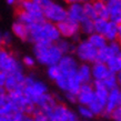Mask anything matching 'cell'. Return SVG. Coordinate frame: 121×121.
Segmentation results:
<instances>
[{
  "mask_svg": "<svg viewBox=\"0 0 121 121\" xmlns=\"http://www.w3.org/2000/svg\"><path fill=\"white\" fill-rule=\"evenodd\" d=\"M23 121H35V120H33V116L26 114V116H25V120H23Z\"/></svg>",
  "mask_w": 121,
  "mask_h": 121,
  "instance_id": "cell-49",
  "label": "cell"
},
{
  "mask_svg": "<svg viewBox=\"0 0 121 121\" xmlns=\"http://www.w3.org/2000/svg\"><path fill=\"white\" fill-rule=\"evenodd\" d=\"M118 106H121V89L119 90V98H118Z\"/></svg>",
  "mask_w": 121,
  "mask_h": 121,
  "instance_id": "cell-52",
  "label": "cell"
},
{
  "mask_svg": "<svg viewBox=\"0 0 121 121\" xmlns=\"http://www.w3.org/2000/svg\"><path fill=\"white\" fill-rule=\"evenodd\" d=\"M91 0H62V2L65 4H84V2H88Z\"/></svg>",
  "mask_w": 121,
  "mask_h": 121,
  "instance_id": "cell-44",
  "label": "cell"
},
{
  "mask_svg": "<svg viewBox=\"0 0 121 121\" xmlns=\"http://www.w3.org/2000/svg\"><path fill=\"white\" fill-rule=\"evenodd\" d=\"M109 72L110 71L106 63L100 62V61H95V62L91 63L92 81H102Z\"/></svg>",
  "mask_w": 121,
  "mask_h": 121,
  "instance_id": "cell-16",
  "label": "cell"
},
{
  "mask_svg": "<svg viewBox=\"0 0 121 121\" xmlns=\"http://www.w3.org/2000/svg\"><path fill=\"white\" fill-rule=\"evenodd\" d=\"M33 55L38 63L46 67L58 65L61 57L63 56L62 52L57 47V44L52 42L33 43Z\"/></svg>",
  "mask_w": 121,
  "mask_h": 121,
  "instance_id": "cell-2",
  "label": "cell"
},
{
  "mask_svg": "<svg viewBox=\"0 0 121 121\" xmlns=\"http://www.w3.org/2000/svg\"><path fill=\"white\" fill-rule=\"evenodd\" d=\"M2 35L4 32L0 31V48H4V40H2Z\"/></svg>",
  "mask_w": 121,
  "mask_h": 121,
  "instance_id": "cell-50",
  "label": "cell"
},
{
  "mask_svg": "<svg viewBox=\"0 0 121 121\" xmlns=\"http://www.w3.org/2000/svg\"><path fill=\"white\" fill-rule=\"evenodd\" d=\"M107 8H108L109 15H110V13H113V12H117V11H120L121 10V2L119 0L109 1V2H107Z\"/></svg>",
  "mask_w": 121,
  "mask_h": 121,
  "instance_id": "cell-35",
  "label": "cell"
},
{
  "mask_svg": "<svg viewBox=\"0 0 121 121\" xmlns=\"http://www.w3.org/2000/svg\"><path fill=\"white\" fill-rule=\"evenodd\" d=\"M95 97V88L91 83H83L81 86L80 90L77 93V103L82 106H88L93 101Z\"/></svg>",
  "mask_w": 121,
  "mask_h": 121,
  "instance_id": "cell-12",
  "label": "cell"
},
{
  "mask_svg": "<svg viewBox=\"0 0 121 121\" xmlns=\"http://www.w3.org/2000/svg\"><path fill=\"white\" fill-rule=\"evenodd\" d=\"M103 86L106 87L108 90H111V89H114L118 87V82H117V74L113 73V72H109L107 74V77L102 80Z\"/></svg>",
  "mask_w": 121,
  "mask_h": 121,
  "instance_id": "cell-28",
  "label": "cell"
},
{
  "mask_svg": "<svg viewBox=\"0 0 121 121\" xmlns=\"http://www.w3.org/2000/svg\"><path fill=\"white\" fill-rule=\"evenodd\" d=\"M61 38L57 25L47 20L36 22L29 26V42L41 43V42H52L56 43Z\"/></svg>",
  "mask_w": 121,
  "mask_h": 121,
  "instance_id": "cell-1",
  "label": "cell"
},
{
  "mask_svg": "<svg viewBox=\"0 0 121 121\" xmlns=\"http://www.w3.org/2000/svg\"><path fill=\"white\" fill-rule=\"evenodd\" d=\"M109 20L117 25H120L121 23V10L117 11V12H113V13H110L109 15Z\"/></svg>",
  "mask_w": 121,
  "mask_h": 121,
  "instance_id": "cell-39",
  "label": "cell"
},
{
  "mask_svg": "<svg viewBox=\"0 0 121 121\" xmlns=\"http://www.w3.org/2000/svg\"><path fill=\"white\" fill-rule=\"evenodd\" d=\"M51 1H52V0H36V2L40 6L41 9H43L44 7H47V6L50 4Z\"/></svg>",
  "mask_w": 121,
  "mask_h": 121,
  "instance_id": "cell-46",
  "label": "cell"
},
{
  "mask_svg": "<svg viewBox=\"0 0 121 121\" xmlns=\"http://www.w3.org/2000/svg\"><path fill=\"white\" fill-rule=\"evenodd\" d=\"M118 35H119V37H121V23L118 25Z\"/></svg>",
  "mask_w": 121,
  "mask_h": 121,
  "instance_id": "cell-53",
  "label": "cell"
},
{
  "mask_svg": "<svg viewBox=\"0 0 121 121\" xmlns=\"http://www.w3.org/2000/svg\"><path fill=\"white\" fill-rule=\"evenodd\" d=\"M77 74L80 81L83 83H91L92 82V73H91V65L90 63L81 62L78 67Z\"/></svg>",
  "mask_w": 121,
  "mask_h": 121,
  "instance_id": "cell-18",
  "label": "cell"
},
{
  "mask_svg": "<svg viewBox=\"0 0 121 121\" xmlns=\"http://www.w3.org/2000/svg\"><path fill=\"white\" fill-rule=\"evenodd\" d=\"M69 79H70V77H67L65 74L60 73V76H59L53 82H55L56 86H57L61 91L67 92L68 91V88H69Z\"/></svg>",
  "mask_w": 121,
  "mask_h": 121,
  "instance_id": "cell-29",
  "label": "cell"
},
{
  "mask_svg": "<svg viewBox=\"0 0 121 121\" xmlns=\"http://www.w3.org/2000/svg\"><path fill=\"white\" fill-rule=\"evenodd\" d=\"M66 99L71 103H77V95L71 93V92H66Z\"/></svg>",
  "mask_w": 121,
  "mask_h": 121,
  "instance_id": "cell-43",
  "label": "cell"
},
{
  "mask_svg": "<svg viewBox=\"0 0 121 121\" xmlns=\"http://www.w3.org/2000/svg\"><path fill=\"white\" fill-rule=\"evenodd\" d=\"M118 41H119V42H120V44H121V37L118 38Z\"/></svg>",
  "mask_w": 121,
  "mask_h": 121,
  "instance_id": "cell-55",
  "label": "cell"
},
{
  "mask_svg": "<svg viewBox=\"0 0 121 121\" xmlns=\"http://www.w3.org/2000/svg\"><path fill=\"white\" fill-rule=\"evenodd\" d=\"M60 72L67 77H72L77 73L79 62L73 55H63L58 62Z\"/></svg>",
  "mask_w": 121,
  "mask_h": 121,
  "instance_id": "cell-9",
  "label": "cell"
},
{
  "mask_svg": "<svg viewBox=\"0 0 121 121\" xmlns=\"http://www.w3.org/2000/svg\"><path fill=\"white\" fill-rule=\"evenodd\" d=\"M78 121H80V120H78ZM81 121H87V120H81Z\"/></svg>",
  "mask_w": 121,
  "mask_h": 121,
  "instance_id": "cell-57",
  "label": "cell"
},
{
  "mask_svg": "<svg viewBox=\"0 0 121 121\" xmlns=\"http://www.w3.org/2000/svg\"><path fill=\"white\" fill-rule=\"evenodd\" d=\"M11 33L21 41L29 42V27L16 20L11 26Z\"/></svg>",
  "mask_w": 121,
  "mask_h": 121,
  "instance_id": "cell-17",
  "label": "cell"
},
{
  "mask_svg": "<svg viewBox=\"0 0 121 121\" xmlns=\"http://www.w3.org/2000/svg\"><path fill=\"white\" fill-rule=\"evenodd\" d=\"M58 103H59V101H58V99H57V97L52 95L51 93H49V92H46L40 99L37 101L36 106H37V108L39 109V111L43 112L48 117V116L52 112L53 108H55Z\"/></svg>",
  "mask_w": 121,
  "mask_h": 121,
  "instance_id": "cell-11",
  "label": "cell"
},
{
  "mask_svg": "<svg viewBox=\"0 0 121 121\" xmlns=\"http://www.w3.org/2000/svg\"><path fill=\"white\" fill-rule=\"evenodd\" d=\"M79 27H80V33L87 36V37L90 36L91 33L95 32V22L90 18H87V17H86V18L79 23Z\"/></svg>",
  "mask_w": 121,
  "mask_h": 121,
  "instance_id": "cell-24",
  "label": "cell"
},
{
  "mask_svg": "<svg viewBox=\"0 0 121 121\" xmlns=\"http://www.w3.org/2000/svg\"><path fill=\"white\" fill-rule=\"evenodd\" d=\"M48 119L53 121H78V116L73 110L59 102L48 116Z\"/></svg>",
  "mask_w": 121,
  "mask_h": 121,
  "instance_id": "cell-8",
  "label": "cell"
},
{
  "mask_svg": "<svg viewBox=\"0 0 121 121\" xmlns=\"http://www.w3.org/2000/svg\"><path fill=\"white\" fill-rule=\"evenodd\" d=\"M44 20L52 22L55 25H58L59 22L67 19V6L63 4L57 2L56 0H52L47 7L42 9Z\"/></svg>",
  "mask_w": 121,
  "mask_h": 121,
  "instance_id": "cell-5",
  "label": "cell"
},
{
  "mask_svg": "<svg viewBox=\"0 0 121 121\" xmlns=\"http://www.w3.org/2000/svg\"><path fill=\"white\" fill-rule=\"evenodd\" d=\"M18 70H23L22 63L7 48H0V71L11 73Z\"/></svg>",
  "mask_w": 121,
  "mask_h": 121,
  "instance_id": "cell-6",
  "label": "cell"
},
{
  "mask_svg": "<svg viewBox=\"0 0 121 121\" xmlns=\"http://www.w3.org/2000/svg\"><path fill=\"white\" fill-rule=\"evenodd\" d=\"M8 102V92L4 88H0V108Z\"/></svg>",
  "mask_w": 121,
  "mask_h": 121,
  "instance_id": "cell-38",
  "label": "cell"
},
{
  "mask_svg": "<svg viewBox=\"0 0 121 121\" xmlns=\"http://www.w3.org/2000/svg\"><path fill=\"white\" fill-rule=\"evenodd\" d=\"M57 47L59 48V50L62 52V55H73L74 49H76V43L70 39H66V38H60L57 42Z\"/></svg>",
  "mask_w": 121,
  "mask_h": 121,
  "instance_id": "cell-20",
  "label": "cell"
},
{
  "mask_svg": "<svg viewBox=\"0 0 121 121\" xmlns=\"http://www.w3.org/2000/svg\"><path fill=\"white\" fill-rule=\"evenodd\" d=\"M83 9H84V15L87 18H90L92 20L97 19V15H95V8H93V4H92L91 1H88V2H84L83 4Z\"/></svg>",
  "mask_w": 121,
  "mask_h": 121,
  "instance_id": "cell-34",
  "label": "cell"
},
{
  "mask_svg": "<svg viewBox=\"0 0 121 121\" xmlns=\"http://www.w3.org/2000/svg\"><path fill=\"white\" fill-rule=\"evenodd\" d=\"M6 78H7V73H4V71H0V88H4Z\"/></svg>",
  "mask_w": 121,
  "mask_h": 121,
  "instance_id": "cell-45",
  "label": "cell"
},
{
  "mask_svg": "<svg viewBox=\"0 0 121 121\" xmlns=\"http://www.w3.org/2000/svg\"><path fill=\"white\" fill-rule=\"evenodd\" d=\"M73 55L79 61L91 65V63L97 61L98 49H95L86 38V39H81L80 41H78L76 43V49H74Z\"/></svg>",
  "mask_w": 121,
  "mask_h": 121,
  "instance_id": "cell-4",
  "label": "cell"
},
{
  "mask_svg": "<svg viewBox=\"0 0 121 121\" xmlns=\"http://www.w3.org/2000/svg\"><path fill=\"white\" fill-rule=\"evenodd\" d=\"M25 80H26V74L23 70H18L15 72L7 74L6 78V83H4V89L9 91H15V90H21L25 86Z\"/></svg>",
  "mask_w": 121,
  "mask_h": 121,
  "instance_id": "cell-10",
  "label": "cell"
},
{
  "mask_svg": "<svg viewBox=\"0 0 121 121\" xmlns=\"http://www.w3.org/2000/svg\"><path fill=\"white\" fill-rule=\"evenodd\" d=\"M16 20L19 22H21V23H23V25H26V26H28V27L33 25V23H36V22L43 21V20L38 19L37 17H35V16L31 15V13H28L26 11L20 10V9H18L17 12H16Z\"/></svg>",
  "mask_w": 121,
  "mask_h": 121,
  "instance_id": "cell-19",
  "label": "cell"
},
{
  "mask_svg": "<svg viewBox=\"0 0 121 121\" xmlns=\"http://www.w3.org/2000/svg\"><path fill=\"white\" fill-rule=\"evenodd\" d=\"M48 121H53V120H49V119H48Z\"/></svg>",
  "mask_w": 121,
  "mask_h": 121,
  "instance_id": "cell-58",
  "label": "cell"
},
{
  "mask_svg": "<svg viewBox=\"0 0 121 121\" xmlns=\"http://www.w3.org/2000/svg\"><path fill=\"white\" fill-rule=\"evenodd\" d=\"M119 90H120V88H119V87L109 90L108 98H107V102H106V108H104V112H103L102 117L110 118V114L112 113V111H113L114 109L118 107Z\"/></svg>",
  "mask_w": 121,
  "mask_h": 121,
  "instance_id": "cell-15",
  "label": "cell"
},
{
  "mask_svg": "<svg viewBox=\"0 0 121 121\" xmlns=\"http://www.w3.org/2000/svg\"><path fill=\"white\" fill-rule=\"evenodd\" d=\"M93 8H95L97 18H103L109 20V12H108V8L107 4L102 0H91Z\"/></svg>",
  "mask_w": 121,
  "mask_h": 121,
  "instance_id": "cell-21",
  "label": "cell"
},
{
  "mask_svg": "<svg viewBox=\"0 0 121 121\" xmlns=\"http://www.w3.org/2000/svg\"><path fill=\"white\" fill-rule=\"evenodd\" d=\"M22 91L29 102L36 104L38 100L46 92H48V88L44 82L36 79L33 76H26L25 86L22 88Z\"/></svg>",
  "mask_w": 121,
  "mask_h": 121,
  "instance_id": "cell-3",
  "label": "cell"
},
{
  "mask_svg": "<svg viewBox=\"0 0 121 121\" xmlns=\"http://www.w3.org/2000/svg\"><path fill=\"white\" fill-rule=\"evenodd\" d=\"M15 111H18V110L16 109L15 106H13V104H12L9 100H8V102L6 103L4 107H1V108H0V114H1V116H4V117L10 118V116ZM19 111H20V110H19Z\"/></svg>",
  "mask_w": 121,
  "mask_h": 121,
  "instance_id": "cell-32",
  "label": "cell"
},
{
  "mask_svg": "<svg viewBox=\"0 0 121 121\" xmlns=\"http://www.w3.org/2000/svg\"><path fill=\"white\" fill-rule=\"evenodd\" d=\"M58 30L60 32L61 38H66V39H70L72 40L74 43H77L78 41H80V27L79 23L76 21H72L70 19H65L63 21L59 22L58 25Z\"/></svg>",
  "mask_w": 121,
  "mask_h": 121,
  "instance_id": "cell-7",
  "label": "cell"
},
{
  "mask_svg": "<svg viewBox=\"0 0 121 121\" xmlns=\"http://www.w3.org/2000/svg\"><path fill=\"white\" fill-rule=\"evenodd\" d=\"M106 65H107V67H108L109 71L113 72V73H118L121 70V60H120V58H119V56L111 57L106 62Z\"/></svg>",
  "mask_w": 121,
  "mask_h": 121,
  "instance_id": "cell-26",
  "label": "cell"
},
{
  "mask_svg": "<svg viewBox=\"0 0 121 121\" xmlns=\"http://www.w3.org/2000/svg\"><path fill=\"white\" fill-rule=\"evenodd\" d=\"M67 18L80 23L84 18V9L83 4H67Z\"/></svg>",
  "mask_w": 121,
  "mask_h": 121,
  "instance_id": "cell-14",
  "label": "cell"
},
{
  "mask_svg": "<svg viewBox=\"0 0 121 121\" xmlns=\"http://www.w3.org/2000/svg\"><path fill=\"white\" fill-rule=\"evenodd\" d=\"M119 1H120V2H121V0H119Z\"/></svg>",
  "mask_w": 121,
  "mask_h": 121,
  "instance_id": "cell-59",
  "label": "cell"
},
{
  "mask_svg": "<svg viewBox=\"0 0 121 121\" xmlns=\"http://www.w3.org/2000/svg\"><path fill=\"white\" fill-rule=\"evenodd\" d=\"M25 116H26V113L22 112V111H15L10 116V121H23L25 120Z\"/></svg>",
  "mask_w": 121,
  "mask_h": 121,
  "instance_id": "cell-37",
  "label": "cell"
},
{
  "mask_svg": "<svg viewBox=\"0 0 121 121\" xmlns=\"http://www.w3.org/2000/svg\"><path fill=\"white\" fill-rule=\"evenodd\" d=\"M0 121H10V118L4 117V116H1V114H0Z\"/></svg>",
  "mask_w": 121,
  "mask_h": 121,
  "instance_id": "cell-51",
  "label": "cell"
},
{
  "mask_svg": "<svg viewBox=\"0 0 121 121\" xmlns=\"http://www.w3.org/2000/svg\"><path fill=\"white\" fill-rule=\"evenodd\" d=\"M6 2H7L9 6H12V7H18L19 2H20V0H6Z\"/></svg>",
  "mask_w": 121,
  "mask_h": 121,
  "instance_id": "cell-47",
  "label": "cell"
},
{
  "mask_svg": "<svg viewBox=\"0 0 121 121\" xmlns=\"http://www.w3.org/2000/svg\"><path fill=\"white\" fill-rule=\"evenodd\" d=\"M102 1H104V2L107 4V2H109V1H112V0H102Z\"/></svg>",
  "mask_w": 121,
  "mask_h": 121,
  "instance_id": "cell-54",
  "label": "cell"
},
{
  "mask_svg": "<svg viewBox=\"0 0 121 121\" xmlns=\"http://www.w3.org/2000/svg\"><path fill=\"white\" fill-rule=\"evenodd\" d=\"M2 40H4V48L9 47V46L12 43V33L4 32V35H2Z\"/></svg>",
  "mask_w": 121,
  "mask_h": 121,
  "instance_id": "cell-41",
  "label": "cell"
},
{
  "mask_svg": "<svg viewBox=\"0 0 121 121\" xmlns=\"http://www.w3.org/2000/svg\"><path fill=\"white\" fill-rule=\"evenodd\" d=\"M117 74V82H118V87L121 89V70L118 72V73H116Z\"/></svg>",
  "mask_w": 121,
  "mask_h": 121,
  "instance_id": "cell-48",
  "label": "cell"
},
{
  "mask_svg": "<svg viewBox=\"0 0 121 121\" xmlns=\"http://www.w3.org/2000/svg\"><path fill=\"white\" fill-rule=\"evenodd\" d=\"M60 69H59L58 65H52V66L47 67V76L50 80L55 81L57 78L60 76Z\"/></svg>",
  "mask_w": 121,
  "mask_h": 121,
  "instance_id": "cell-33",
  "label": "cell"
},
{
  "mask_svg": "<svg viewBox=\"0 0 121 121\" xmlns=\"http://www.w3.org/2000/svg\"><path fill=\"white\" fill-rule=\"evenodd\" d=\"M93 22H95V32L103 35V32L106 31V28L108 26L109 20L103 18H97L93 20Z\"/></svg>",
  "mask_w": 121,
  "mask_h": 121,
  "instance_id": "cell-30",
  "label": "cell"
},
{
  "mask_svg": "<svg viewBox=\"0 0 121 121\" xmlns=\"http://www.w3.org/2000/svg\"><path fill=\"white\" fill-rule=\"evenodd\" d=\"M17 9H20V10H23V11H26V12H28V13H31V15L37 17L40 20H44L42 9L36 2V0H20Z\"/></svg>",
  "mask_w": 121,
  "mask_h": 121,
  "instance_id": "cell-13",
  "label": "cell"
},
{
  "mask_svg": "<svg viewBox=\"0 0 121 121\" xmlns=\"http://www.w3.org/2000/svg\"><path fill=\"white\" fill-rule=\"evenodd\" d=\"M87 40H88L95 49H98V50L103 47H106L107 43H108V40L104 38V36L101 35V33H97V32H93V33H91L90 36H88V37H87Z\"/></svg>",
  "mask_w": 121,
  "mask_h": 121,
  "instance_id": "cell-22",
  "label": "cell"
},
{
  "mask_svg": "<svg viewBox=\"0 0 121 121\" xmlns=\"http://www.w3.org/2000/svg\"><path fill=\"white\" fill-rule=\"evenodd\" d=\"M36 59L35 57H31V56H25L23 58H22V66H25L26 68H33L35 65H36Z\"/></svg>",
  "mask_w": 121,
  "mask_h": 121,
  "instance_id": "cell-36",
  "label": "cell"
},
{
  "mask_svg": "<svg viewBox=\"0 0 121 121\" xmlns=\"http://www.w3.org/2000/svg\"><path fill=\"white\" fill-rule=\"evenodd\" d=\"M113 52L111 51V49L109 48L108 43H107L106 47L101 48L98 50V58H97V61H100V62L106 63L111 57H113Z\"/></svg>",
  "mask_w": 121,
  "mask_h": 121,
  "instance_id": "cell-27",
  "label": "cell"
},
{
  "mask_svg": "<svg viewBox=\"0 0 121 121\" xmlns=\"http://www.w3.org/2000/svg\"><path fill=\"white\" fill-rule=\"evenodd\" d=\"M118 56H119V58H120V60H121V50H120V52H119V55Z\"/></svg>",
  "mask_w": 121,
  "mask_h": 121,
  "instance_id": "cell-56",
  "label": "cell"
},
{
  "mask_svg": "<svg viewBox=\"0 0 121 121\" xmlns=\"http://www.w3.org/2000/svg\"><path fill=\"white\" fill-rule=\"evenodd\" d=\"M110 119L113 121H121V106H118L112 111V113L110 114Z\"/></svg>",
  "mask_w": 121,
  "mask_h": 121,
  "instance_id": "cell-40",
  "label": "cell"
},
{
  "mask_svg": "<svg viewBox=\"0 0 121 121\" xmlns=\"http://www.w3.org/2000/svg\"><path fill=\"white\" fill-rule=\"evenodd\" d=\"M78 113H79V116L81 118H83L86 120L92 119L95 117V114L92 113L91 109L88 106H82V104H79V107H78Z\"/></svg>",
  "mask_w": 121,
  "mask_h": 121,
  "instance_id": "cell-31",
  "label": "cell"
},
{
  "mask_svg": "<svg viewBox=\"0 0 121 121\" xmlns=\"http://www.w3.org/2000/svg\"><path fill=\"white\" fill-rule=\"evenodd\" d=\"M33 120L35 121H48V117L43 113V112L38 111L37 113L33 114Z\"/></svg>",
  "mask_w": 121,
  "mask_h": 121,
  "instance_id": "cell-42",
  "label": "cell"
},
{
  "mask_svg": "<svg viewBox=\"0 0 121 121\" xmlns=\"http://www.w3.org/2000/svg\"><path fill=\"white\" fill-rule=\"evenodd\" d=\"M103 36H104V38L108 40V42H109V41L118 40L119 35H118V25L117 23H114V22L109 20L108 26H107V28H106V31L103 32Z\"/></svg>",
  "mask_w": 121,
  "mask_h": 121,
  "instance_id": "cell-23",
  "label": "cell"
},
{
  "mask_svg": "<svg viewBox=\"0 0 121 121\" xmlns=\"http://www.w3.org/2000/svg\"><path fill=\"white\" fill-rule=\"evenodd\" d=\"M89 108L91 109L92 113L97 116V117H99V116H102L103 112H104V108H106V103L101 101V100L97 99L95 97V99L92 101L90 104H89Z\"/></svg>",
  "mask_w": 121,
  "mask_h": 121,
  "instance_id": "cell-25",
  "label": "cell"
}]
</instances>
